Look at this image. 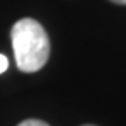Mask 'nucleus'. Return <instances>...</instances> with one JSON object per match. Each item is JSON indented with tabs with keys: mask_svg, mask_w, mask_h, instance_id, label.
I'll use <instances>...</instances> for the list:
<instances>
[{
	"mask_svg": "<svg viewBox=\"0 0 126 126\" xmlns=\"http://www.w3.org/2000/svg\"><path fill=\"white\" fill-rule=\"evenodd\" d=\"M11 39L16 65L21 72H37L47 63L51 54V42L39 21L32 18L19 19L11 30Z\"/></svg>",
	"mask_w": 126,
	"mask_h": 126,
	"instance_id": "nucleus-1",
	"label": "nucleus"
},
{
	"mask_svg": "<svg viewBox=\"0 0 126 126\" xmlns=\"http://www.w3.org/2000/svg\"><path fill=\"white\" fill-rule=\"evenodd\" d=\"M18 126H49L46 121H40V119H26L23 123H19Z\"/></svg>",
	"mask_w": 126,
	"mask_h": 126,
	"instance_id": "nucleus-2",
	"label": "nucleus"
},
{
	"mask_svg": "<svg viewBox=\"0 0 126 126\" xmlns=\"http://www.w3.org/2000/svg\"><path fill=\"white\" fill-rule=\"evenodd\" d=\"M7 68H9V60L4 54H0V74H4Z\"/></svg>",
	"mask_w": 126,
	"mask_h": 126,
	"instance_id": "nucleus-3",
	"label": "nucleus"
},
{
	"mask_svg": "<svg viewBox=\"0 0 126 126\" xmlns=\"http://www.w3.org/2000/svg\"><path fill=\"white\" fill-rule=\"evenodd\" d=\"M114 4H119V5H126V0H112Z\"/></svg>",
	"mask_w": 126,
	"mask_h": 126,
	"instance_id": "nucleus-4",
	"label": "nucleus"
},
{
	"mask_svg": "<svg viewBox=\"0 0 126 126\" xmlns=\"http://www.w3.org/2000/svg\"><path fill=\"white\" fill-rule=\"evenodd\" d=\"M82 126H94V124H82Z\"/></svg>",
	"mask_w": 126,
	"mask_h": 126,
	"instance_id": "nucleus-5",
	"label": "nucleus"
}]
</instances>
